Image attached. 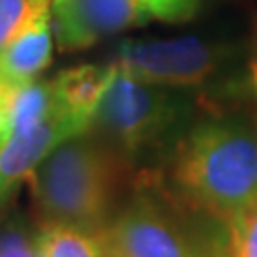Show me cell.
Returning a JSON list of instances; mask_svg holds the SVG:
<instances>
[{
    "mask_svg": "<svg viewBox=\"0 0 257 257\" xmlns=\"http://www.w3.org/2000/svg\"><path fill=\"white\" fill-rule=\"evenodd\" d=\"M39 225H73L96 234L116 212L131 178L126 155L86 133L60 144L30 176Z\"/></svg>",
    "mask_w": 257,
    "mask_h": 257,
    "instance_id": "1",
    "label": "cell"
},
{
    "mask_svg": "<svg viewBox=\"0 0 257 257\" xmlns=\"http://www.w3.org/2000/svg\"><path fill=\"white\" fill-rule=\"evenodd\" d=\"M176 197L225 229L257 206V138L236 124H202L172 163Z\"/></svg>",
    "mask_w": 257,
    "mask_h": 257,
    "instance_id": "2",
    "label": "cell"
},
{
    "mask_svg": "<svg viewBox=\"0 0 257 257\" xmlns=\"http://www.w3.org/2000/svg\"><path fill=\"white\" fill-rule=\"evenodd\" d=\"M187 204L142 178L135 195L96 231L103 257H225L189 221Z\"/></svg>",
    "mask_w": 257,
    "mask_h": 257,
    "instance_id": "3",
    "label": "cell"
},
{
    "mask_svg": "<svg viewBox=\"0 0 257 257\" xmlns=\"http://www.w3.org/2000/svg\"><path fill=\"white\" fill-rule=\"evenodd\" d=\"M176 111L178 105L165 90L128 75L116 64V73L96 105L92 126L128 157L165 138L176 122Z\"/></svg>",
    "mask_w": 257,
    "mask_h": 257,
    "instance_id": "4",
    "label": "cell"
},
{
    "mask_svg": "<svg viewBox=\"0 0 257 257\" xmlns=\"http://www.w3.org/2000/svg\"><path fill=\"white\" fill-rule=\"evenodd\" d=\"M216 52L199 39L126 41L118 50V67L155 86H199L216 71Z\"/></svg>",
    "mask_w": 257,
    "mask_h": 257,
    "instance_id": "5",
    "label": "cell"
},
{
    "mask_svg": "<svg viewBox=\"0 0 257 257\" xmlns=\"http://www.w3.org/2000/svg\"><path fill=\"white\" fill-rule=\"evenodd\" d=\"M86 131L88 126L71 116L54 99V107L45 118L20 133L0 138V197L35 172L37 165L50 157L60 144Z\"/></svg>",
    "mask_w": 257,
    "mask_h": 257,
    "instance_id": "6",
    "label": "cell"
},
{
    "mask_svg": "<svg viewBox=\"0 0 257 257\" xmlns=\"http://www.w3.org/2000/svg\"><path fill=\"white\" fill-rule=\"evenodd\" d=\"M146 15L142 0H54V30L64 52L90 47Z\"/></svg>",
    "mask_w": 257,
    "mask_h": 257,
    "instance_id": "7",
    "label": "cell"
},
{
    "mask_svg": "<svg viewBox=\"0 0 257 257\" xmlns=\"http://www.w3.org/2000/svg\"><path fill=\"white\" fill-rule=\"evenodd\" d=\"M52 62L50 11L37 15L13 41L0 52V82L20 86L32 82Z\"/></svg>",
    "mask_w": 257,
    "mask_h": 257,
    "instance_id": "8",
    "label": "cell"
},
{
    "mask_svg": "<svg viewBox=\"0 0 257 257\" xmlns=\"http://www.w3.org/2000/svg\"><path fill=\"white\" fill-rule=\"evenodd\" d=\"M114 73L116 64H107V67L82 64V67L60 71L52 79L54 99L71 116H75L79 122L90 128L96 105H99L103 92L107 90Z\"/></svg>",
    "mask_w": 257,
    "mask_h": 257,
    "instance_id": "9",
    "label": "cell"
},
{
    "mask_svg": "<svg viewBox=\"0 0 257 257\" xmlns=\"http://www.w3.org/2000/svg\"><path fill=\"white\" fill-rule=\"evenodd\" d=\"M35 244L39 257H103L99 240L92 231L73 225H41Z\"/></svg>",
    "mask_w": 257,
    "mask_h": 257,
    "instance_id": "10",
    "label": "cell"
},
{
    "mask_svg": "<svg viewBox=\"0 0 257 257\" xmlns=\"http://www.w3.org/2000/svg\"><path fill=\"white\" fill-rule=\"evenodd\" d=\"M54 107V88L52 82H28L11 86L9 99V120H7V135L20 133L30 124L45 118Z\"/></svg>",
    "mask_w": 257,
    "mask_h": 257,
    "instance_id": "11",
    "label": "cell"
},
{
    "mask_svg": "<svg viewBox=\"0 0 257 257\" xmlns=\"http://www.w3.org/2000/svg\"><path fill=\"white\" fill-rule=\"evenodd\" d=\"M54 0H0V52L28 24L45 11Z\"/></svg>",
    "mask_w": 257,
    "mask_h": 257,
    "instance_id": "12",
    "label": "cell"
},
{
    "mask_svg": "<svg viewBox=\"0 0 257 257\" xmlns=\"http://www.w3.org/2000/svg\"><path fill=\"white\" fill-rule=\"evenodd\" d=\"M225 257H257V206L227 227Z\"/></svg>",
    "mask_w": 257,
    "mask_h": 257,
    "instance_id": "13",
    "label": "cell"
},
{
    "mask_svg": "<svg viewBox=\"0 0 257 257\" xmlns=\"http://www.w3.org/2000/svg\"><path fill=\"white\" fill-rule=\"evenodd\" d=\"M142 5L146 7L148 15H155L159 20H184L189 18L195 9L197 0H142Z\"/></svg>",
    "mask_w": 257,
    "mask_h": 257,
    "instance_id": "14",
    "label": "cell"
},
{
    "mask_svg": "<svg viewBox=\"0 0 257 257\" xmlns=\"http://www.w3.org/2000/svg\"><path fill=\"white\" fill-rule=\"evenodd\" d=\"M0 257H39V253L22 229L9 227L0 234Z\"/></svg>",
    "mask_w": 257,
    "mask_h": 257,
    "instance_id": "15",
    "label": "cell"
},
{
    "mask_svg": "<svg viewBox=\"0 0 257 257\" xmlns=\"http://www.w3.org/2000/svg\"><path fill=\"white\" fill-rule=\"evenodd\" d=\"M9 99H11V86L0 82V138L7 133V120H9Z\"/></svg>",
    "mask_w": 257,
    "mask_h": 257,
    "instance_id": "16",
    "label": "cell"
},
{
    "mask_svg": "<svg viewBox=\"0 0 257 257\" xmlns=\"http://www.w3.org/2000/svg\"><path fill=\"white\" fill-rule=\"evenodd\" d=\"M251 82H253L255 94H257V62H253V67H251Z\"/></svg>",
    "mask_w": 257,
    "mask_h": 257,
    "instance_id": "17",
    "label": "cell"
}]
</instances>
